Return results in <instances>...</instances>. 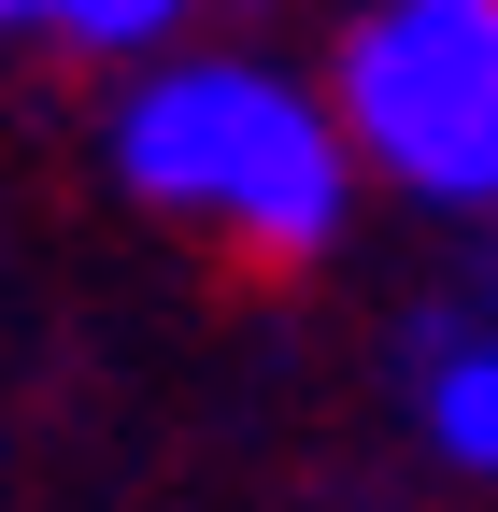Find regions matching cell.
<instances>
[{
    "label": "cell",
    "mask_w": 498,
    "mask_h": 512,
    "mask_svg": "<svg viewBox=\"0 0 498 512\" xmlns=\"http://www.w3.org/2000/svg\"><path fill=\"white\" fill-rule=\"evenodd\" d=\"M413 413L456 470H498V342H427L413 356Z\"/></svg>",
    "instance_id": "3957f363"
},
{
    "label": "cell",
    "mask_w": 498,
    "mask_h": 512,
    "mask_svg": "<svg viewBox=\"0 0 498 512\" xmlns=\"http://www.w3.org/2000/svg\"><path fill=\"white\" fill-rule=\"evenodd\" d=\"M342 157L442 214H498V0H385L342 29Z\"/></svg>",
    "instance_id": "7a4b0ae2"
},
{
    "label": "cell",
    "mask_w": 498,
    "mask_h": 512,
    "mask_svg": "<svg viewBox=\"0 0 498 512\" xmlns=\"http://www.w3.org/2000/svg\"><path fill=\"white\" fill-rule=\"evenodd\" d=\"M171 0H43V43L57 57H171Z\"/></svg>",
    "instance_id": "277c9868"
},
{
    "label": "cell",
    "mask_w": 498,
    "mask_h": 512,
    "mask_svg": "<svg viewBox=\"0 0 498 512\" xmlns=\"http://www.w3.org/2000/svg\"><path fill=\"white\" fill-rule=\"evenodd\" d=\"M114 185L242 242V256H271V271H299L342 228V128L257 57H157L114 100Z\"/></svg>",
    "instance_id": "6da1fadb"
}]
</instances>
